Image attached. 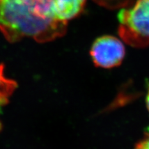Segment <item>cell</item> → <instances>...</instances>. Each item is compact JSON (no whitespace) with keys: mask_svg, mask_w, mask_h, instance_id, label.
<instances>
[{"mask_svg":"<svg viewBox=\"0 0 149 149\" xmlns=\"http://www.w3.org/2000/svg\"><path fill=\"white\" fill-rule=\"evenodd\" d=\"M66 26L56 17L53 0H0V31L10 42L24 37L51 42L63 36Z\"/></svg>","mask_w":149,"mask_h":149,"instance_id":"6da1fadb","label":"cell"},{"mask_svg":"<svg viewBox=\"0 0 149 149\" xmlns=\"http://www.w3.org/2000/svg\"><path fill=\"white\" fill-rule=\"evenodd\" d=\"M117 19L121 39L135 48L149 46V0H136L121 8Z\"/></svg>","mask_w":149,"mask_h":149,"instance_id":"7a4b0ae2","label":"cell"},{"mask_svg":"<svg viewBox=\"0 0 149 149\" xmlns=\"http://www.w3.org/2000/svg\"><path fill=\"white\" fill-rule=\"evenodd\" d=\"M125 47L120 40L111 35H103L93 42L90 50L96 66L112 68L120 66L125 57Z\"/></svg>","mask_w":149,"mask_h":149,"instance_id":"3957f363","label":"cell"},{"mask_svg":"<svg viewBox=\"0 0 149 149\" xmlns=\"http://www.w3.org/2000/svg\"><path fill=\"white\" fill-rule=\"evenodd\" d=\"M16 88V81L6 77L4 66L0 64V111L8 103L9 99Z\"/></svg>","mask_w":149,"mask_h":149,"instance_id":"277c9868","label":"cell"},{"mask_svg":"<svg viewBox=\"0 0 149 149\" xmlns=\"http://www.w3.org/2000/svg\"><path fill=\"white\" fill-rule=\"evenodd\" d=\"M98 5L111 10L121 9L128 6L133 0H93Z\"/></svg>","mask_w":149,"mask_h":149,"instance_id":"5b68a950","label":"cell"},{"mask_svg":"<svg viewBox=\"0 0 149 149\" xmlns=\"http://www.w3.org/2000/svg\"><path fill=\"white\" fill-rule=\"evenodd\" d=\"M135 149H149V132L136 144Z\"/></svg>","mask_w":149,"mask_h":149,"instance_id":"8992f818","label":"cell"},{"mask_svg":"<svg viewBox=\"0 0 149 149\" xmlns=\"http://www.w3.org/2000/svg\"><path fill=\"white\" fill-rule=\"evenodd\" d=\"M146 104L147 109H148L149 111V86L148 88V91H147L146 96Z\"/></svg>","mask_w":149,"mask_h":149,"instance_id":"52a82bcc","label":"cell"}]
</instances>
